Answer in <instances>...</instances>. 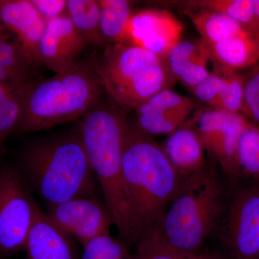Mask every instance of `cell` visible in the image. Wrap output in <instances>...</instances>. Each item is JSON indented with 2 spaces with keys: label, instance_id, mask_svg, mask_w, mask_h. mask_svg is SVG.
Wrapping results in <instances>:
<instances>
[{
  "label": "cell",
  "instance_id": "1",
  "mask_svg": "<svg viewBox=\"0 0 259 259\" xmlns=\"http://www.w3.org/2000/svg\"><path fill=\"white\" fill-rule=\"evenodd\" d=\"M122 169L136 245L145 233L160 226L185 179L172 166L161 145L130 122Z\"/></svg>",
  "mask_w": 259,
  "mask_h": 259
},
{
  "label": "cell",
  "instance_id": "2",
  "mask_svg": "<svg viewBox=\"0 0 259 259\" xmlns=\"http://www.w3.org/2000/svg\"><path fill=\"white\" fill-rule=\"evenodd\" d=\"M103 93L97 64L94 61H78L49 79L30 80L15 133L37 132L81 118Z\"/></svg>",
  "mask_w": 259,
  "mask_h": 259
},
{
  "label": "cell",
  "instance_id": "3",
  "mask_svg": "<svg viewBox=\"0 0 259 259\" xmlns=\"http://www.w3.org/2000/svg\"><path fill=\"white\" fill-rule=\"evenodd\" d=\"M21 161L34 189L49 207L80 197L97 198L99 185L76 130L30 145Z\"/></svg>",
  "mask_w": 259,
  "mask_h": 259
},
{
  "label": "cell",
  "instance_id": "4",
  "mask_svg": "<svg viewBox=\"0 0 259 259\" xmlns=\"http://www.w3.org/2000/svg\"><path fill=\"white\" fill-rule=\"evenodd\" d=\"M127 125L111 112L89 115L80 124L79 136L103 202L119 238L135 246L134 232L124 184L122 156Z\"/></svg>",
  "mask_w": 259,
  "mask_h": 259
},
{
  "label": "cell",
  "instance_id": "5",
  "mask_svg": "<svg viewBox=\"0 0 259 259\" xmlns=\"http://www.w3.org/2000/svg\"><path fill=\"white\" fill-rule=\"evenodd\" d=\"M228 197L216 168L187 177L156 229L177 249L200 253L204 243L218 229Z\"/></svg>",
  "mask_w": 259,
  "mask_h": 259
},
{
  "label": "cell",
  "instance_id": "6",
  "mask_svg": "<svg viewBox=\"0 0 259 259\" xmlns=\"http://www.w3.org/2000/svg\"><path fill=\"white\" fill-rule=\"evenodd\" d=\"M97 68L104 92L122 109L136 108L175 79L164 59L129 44H110Z\"/></svg>",
  "mask_w": 259,
  "mask_h": 259
},
{
  "label": "cell",
  "instance_id": "7",
  "mask_svg": "<svg viewBox=\"0 0 259 259\" xmlns=\"http://www.w3.org/2000/svg\"><path fill=\"white\" fill-rule=\"evenodd\" d=\"M41 210L16 168L0 169V259L25 250L27 238Z\"/></svg>",
  "mask_w": 259,
  "mask_h": 259
},
{
  "label": "cell",
  "instance_id": "8",
  "mask_svg": "<svg viewBox=\"0 0 259 259\" xmlns=\"http://www.w3.org/2000/svg\"><path fill=\"white\" fill-rule=\"evenodd\" d=\"M231 259L259 257V184L241 187L227 199L218 229Z\"/></svg>",
  "mask_w": 259,
  "mask_h": 259
},
{
  "label": "cell",
  "instance_id": "9",
  "mask_svg": "<svg viewBox=\"0 0 259 259\" xmlns=\"http://www.w3.org/2000/svg\"><path fill=\"white\" fill-rule=\"evenodd\" d=\"M248 123L241 113L213 108L199 112L192 122L206 151L234 182L241 179L237 156L240 140Z\"/></svg>",
  "mask_w": 259,
  "mask_h": 259
},
{
  "label": "cell",
  "instance_id": "10",
  "mask_svg": "<svg viewBox=\"0 0 259 259\" xmlns=\"http://www.w3.org/2000/svg\"><path fill=\"white\" fill-rule=\"evenodd\" d=\"M47 214L51 222L81 246L97 237L110 234L111 218L98 198L70 199L49 207Z\"/></svg>",
  "mask_w": 259,
  "mask_h": 259
},
{
  "label": "cell",
  "instance_id": "11",
  "mask_svg": "<svg viewBox=\"0 0 259 259\" xmlns=\"http://www.w3.org/2000/svg\"><path fill=\"white\" fill-rule=\"evenodd\" d=\"M183 26L167 10L150 9L133 13L120 44L146 49L164 59L182 40Z\"/></svg>",
  "mask_w": 259,
  "mask_h": 259
},
{
  "label": "cell",
  "instance_id": "12",
  "mask_svg": "<svg viewBox=\"0 0 259 259\" xmlns=\"http://www.w3.org/2000/svg\"><path fill=\"white\" fill-rule=\"evenodd\" d=\"M196 104L168 89L161 90L134 109L135 127L148 136L170 135L183 126Z\"/></svg>",
  "mask_w": 259,
  "mask_h": 259
},
{
  "label": "cell",
  "instance_id": "13",
  "mask_svg": "<svg viewBox=\"0 0 259 259\" xmlns=\"http://www.w3.org/2000/svg\"><path fill=\"white\" fill-rule=\"evenodd\" d=\"M86 45L68 15L47 20L38 47L39 64L56 73L77 62Z\"/></svg>",
  "mask_w": 259,
  "mask_h": 259
},
{
  "label": "cell",
  "instance_id": "14",
  "mask_svg": "<svg viewBox=\"0 0 259 259\" xmlns=\"http://www.w3.org/2000/svg\"><path fill=\"white\" fill-rule=\"evenodd\" d=\"M47 23L30 0H0V24L14 34L37 66L39 44Z\"/></svg>",
  "mask_w": 259,
  "mask_h": 259
},
{
  "label": "cell",
  "instance_id": "15",
  "mask_svg": "<svg viewBox=\"0 0 259 259\" xmlns=\"http://www.w3.org/2000/svg\"><path fill=\"white\" fill-rule=\"evenodd\" d=\"M25 250L28 259H80L76 242L51 222L47 213L37 214Z\"/></svg>",
  "mask_w": 259,
  "mask_h": 259
},
{
  "label": "cell",
  "instance_id": "16",
  "mask_svg": "<svg viewBox=\"0 0 259 259\" xmlns=\"http://www.w3.org/2000/svg\"><path fill=\"white\" fill-rule=\"evenodd\" d=\"M172 166L183 179L207 167L205 148L192 125L182 126L168 135L161 145Z\"/></svg>",
  "mask_w": 259,
  "mask_h": 259
},
{
  "label": "cell",
  "instance_id": "17",
  "mask_svg": "<svg viewBox=\"0 0 259 259\" xmlns=\"http://www.w3.org/2000/svg\"><path fill=\"white\" fill-rule=\"evenodd\" d=\"M209 59L208 49L202 40H181L168 51L164 60L175 79L193 88L210 74L207 70Z\"/></svg>",
  "mask_w": 259,
  "mask_h": 259
},
{
  "label": "cell",
  "instance_id": "18",
  "mask_svg": "<svg viewBox=\"0 0 259 259\" xmlns=\"http://www.w3.org/2000/svg\"><path fill=\"white\" fill-rule=\"evenodd\" d=\"M206 47L210 59L225 69L236 71L253 67L259 63V38L247 30L215 45Z\"/></svg>",
  "mask_w": 259,
  "mask_h": 259
},
{
  "label": "cell",
  "instance_id": "19",
  "mask_svg": "<svg viewBox=\"0 0 259 259\" xmlns=\"http://www.w3.org/2000/svg\"><path fill=\"white\" fill-rule=\"evenodd\" d=\"M0 24V82L21 83L33 78L37 66L18 40H12Z\"/></svg>",
  "mask_w": 259,
  "mask_h": 259
},
{
  "label": "cell",
  "instance_id": "20",
  "mask_svg": "<svg viewBox=\"0 0 259 259\" xmlns=\"http://www.w3.org/2000/svg\"><path fill=\"white\" fill-rule=\"evenodd\" d=\"M187 15L207 46L215 45L246 30L236 20L218 12L199 10L189 11Z\"/></svg>",
  "mask_w": 259,
  "mask_h": 259
},
{
  "label": "cell",
  "instance_id": "21",
  "mask_svg": "<svg viewBox=\"0 0 259 259\" xmlns=\"http://www.w3.org/2000/svg\"><path fill=\"white\" fill-rule=\"evenodd\" d=\"M66 15L86 44H105L100 28V6L98 0H67Z\"/></svg>",
  "mask_w": 259,
  "mask_h": 259
},
{
  "label": "cell",
  "instance_id": "22",
  "mask_svg": "<svg viewBox=\"0 0 259 259\" xmlns=\"http://www.w3.org/2000/svg\"><path fill=\"white\" fill-rule=\"evenodd\" d=\"M26 82H0V144L15 133L21 117Z\"/></svg>",
  "mask_w": 259,
  "mask_h": 259
},
{
  "label": "cell",
  "instance_id": "23",
  "mask_svg": "<svg viewBox=\"0 0 259 259\" xmlns=\"http://www.w3.org/2000/svg\"><path fill=\"white\" fill-rule=\"evenodd\" d=\"M212 253H192L168 244L158 230L146 232L135 245L132 259H212Z\"/></svg>",
  "mask_w": 259,
  "mask_h": 259
},
{
  "label": "cell",
  "instance_id": "24",
  "mask_svg": "<svg viewBox=\"0 0 259 259\" xmlns=\"http://www.w3.org/2000/svg\"><path fill=\"white\" fill-rule=\"evenodd\" d=\"M100 28L105 42L120 44L133 12L126 0H98Z\"/></svg>",
  "mask_w": 259,
  "mask_h": 259
},
{
  "label": "cell",
  "instance_id": "25",
  "mask_svg": "<svg viewBox=\"0 0 259 259\" xmlns=\"http://www.w3.org/2000/svg\"><path fill=\"white\" fill-rule=\"evenodd\" d=\"M237 158L241 178L259 184V128L250 122L240 140Z\"/></svg>",
  "mask_w": 259,
  "mask_h": 259
},
{
  "label": "cell",
  "instance_id": "26",
  "mask_svg": "<svg viewBox=\"0 0 259 259\" xmlns=\"http://www.w3.org/2000/svg\"><path fill=\"white\" fill-rule=\"evenodd\" d=\"M188 5L228 15L254 35L251 0H205L190 2Z\"/></svg>",
  "mask_w": 259,
  "mask_h": 259
},
{
  "label": "cell",
  "instance_id": "27",
  "mask_svg": "<svg viewBox=\"0 0 259 259\" xmlns=\"http://www.w3.org/2000/svg\"><path fill=\"white\" fill-rule=\"evenodd\" d=\"M83 247L80 259H132L131 247L110 235L97 237Z\"/></svg>",
  "mask_w": 259,
  "mask_h": 259
},
{
  "label": "cell",
  "instance_id": "28",
  "mask_svg": "<svg viewBox=\"0 0 259 259\" xmlns=\"http://www.w3.org/2000/svg\"><path fill=\"white\" fill-rule=\"evenodd\" d=\"M243 90V76L236 74L235 71L226 69L224 83L211 108L233 113L242 114Z\"/></svg>",
  "mask_w": 259,
  "mask_h": 259
},
{
  "label": "cell",
  "instance_id": "29",
  "mask_svg": "<svg viewBox=\"0 0 259 259\" xmlns=\"http://www.w3.org/2000/svg\"><path fill=\"white\" fill-rule=\"evenodd\" d=\"M258 65V64H257ZM253 66L244 79L242 115L259 128V66Z\"/></svg>",
  "mask_w": 259,
  "mask_h": 259
},
{
  "label": "cell",
  "instance_id": "30",
  "mask_svg": "<svg viewBox=\"0 0 259 259\" xmlns=\"http://www.w3.org/2000/svg\"><path fill=\"white\" fill-rule=\"evenodd\" d=\"M225 74H209L207 77L194 87L192 90L197 98L201 102L212 106L224 83Z\"/></svg>",
  "mask_w": 259,
  "mask_h": 259
},
{
  "label": "cell",
  "instance_id": "31",
  "mask_svg": "<svg viewBox=\"0 0 259 259\" xmlns=\"http://www.w3.org/2000/svg\"><path fill=\"white\" fill-rule=\"evenodd\" d=\"M47 20L62 16L66 13L67 0H30Z\"/></svg>",
  "mask_w": 259,
  "mask_h": 259
},
{
  "label": "cell",
  "instance_id": "32",
  "mask_svg": "<svg viewBox=\"0 0 259 259\" xmlns=\"http://www.w3.org/2000/svg\"><path fill=\"white\" fill-rule=\"evenodd\" d=\"M253 11V34L259 38V0H251Z\"/></svg>",
  "mask_w": 259,
  "mask_h": 259
},
{
  "label": "cell",
  "instance_id": "33",
  "mask_svg": "<svg viewBox=\"0 0 259 259\" xmlns=\"http://www.w3.org/2000/svg\"><path fill=\"white\" fill-rule=\"evenodd\" d=\"M212 259H225L224 258H223V257L220 256V255H218L217 254H214L213 255V257Z\"/></svg>",
  "mask_w": 259,
  "mask_h": 259
},
{
  "label": "cell",
  "instance_id": "34",
  "mask_svg": "<svg viewBox=\"0 0 259 259\" xmlns=\"http://www.w3.org/2000/svg\"><path fill=\"white\" fill-rule=\"evenodd\" d=\"M258 259H259V257H258Z\"/></svg>",
  "mask_w": 259,
  "mask_h": 259
}]
</instances>
